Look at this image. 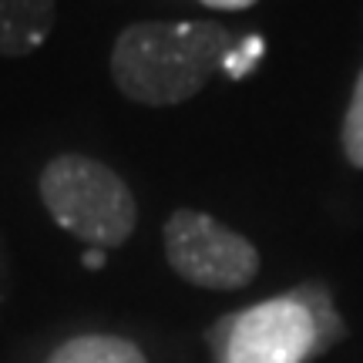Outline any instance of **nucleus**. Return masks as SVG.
<instances>
[{
	"label": "nucleus",
	"mask_w": 363,
	"mask_h": 363,
	"mask_svg": "<svg viewBox=\"0 0 363 363\" xmlns=\"http://www.w3.org/2000/svg\"><path fill=\"white\" fill-rule=\"evenodd\" d=\"M235 34L219 21H138L111 44V81L135 104L172 108L222 71Z\"/></svg>",
	"instance_id": "1"
},
{
	"label": "nucleus",
	"mask_w": 363,
	"mask_h": 363,
	"mask_svg": "<svg viewBox=\"0 0 363 363\" xmlns=\"http://www.w3.org/2000/svg\"><path fill=\"white\" fill-rule=\"evenodd\" d=\"M84 266H88V269H101L104 266V249H91L88 256H84Z\"/></svg>",
	"instance_id": "11"
},
{
	"label": "nucleus",
	"mask_w": 363,
	"mask_h": 363,
	"mask_svg": "<svg viewBox=\"0 0 363 363\" xmlns=\"http://www.w3.org/2000/svg\"><path fill=\"white\" fill-rule=\"evenodd\" d=\"M216 363H306L320 357V330L296 289L222 316L208 326Z\"/></svg>",
	"instance_id": "3"
},
{
	"label": "nucleus",
	"mask_w": 363,
	"mask_h": 363,
	"mask_svg": "<svg viewBox=\"0 0 363 363\" xmlns=\"http://www.w3.org/2000/svg\"><path fill=\"white\" fill-rule=\"evenodd\" d=\"M296 293L303 296V303L310 306L313 320H316V330H320V350H326L330 343H337V340H343V323L337 320V310H333V299L326 296V289H320V286H296Z\"/></svg>",
	"instance_id": "7"
},
{
	"label": "nucleus",
	"mask_w": 363,
	"mask_h": 363,
	"mask_svg": "<svg viewBox=\"0 0 363 363\" xmlns=\"http://www.w3.org/2000/svg\"><path fill=\"white\" fill-rule=\"evenodd\" d=\"M57 24V0H0V57L40 51Z\"/></svg>",
	"instance_id": "5"
},
{
	"label": "nucleus",
	"mask_w": 363,
	"mask_h": 363,
	"mask_svg": "<svg viewBox=\"0 0 363 363\" xmlns=\"http://www.w3.org/2000/svg\"><path fill=\"white\" fill-rule=\"evenodd\" d=\"M343 155L353 169H363V71L357 84H353L350 104H347V115H343Z\"/></svg>",
	"instance_id": "8"
},
{
	"label": "nucleus",
	"mask_w": 363,
	"mask_h": 363,
	"mask_svg": "<svg viewBox=\"0 0 363 363\" xmlns=\"http://www.w3.org/2000/svg\"><path fill=\"white\" fill-rule=\"evenodd\" d=\"M199 4H206L208 11H249L259 0H199Z\"/></svg>",
	"instance_id": "10"
},
{
	"label": "nucleus",
	"mask_w": 363,
	"mask_h": 363,
	"mask_svg": "<svg viewBox=\"0 0 363 363\" xmlns=\"http://www.w3.org/2000/svg\"><path fill=\"white\" fill-rule=\"evenodd\" d=\"M259 54H262V38H246V40H239L233 51L225 54L222 67H225V74H229V78H246L249 71L256 67Z\"/></svg>",
	"instance_id": "9"
},
{
	"label": "nucleus",
	"mask_w": 363,
	"mask_h": 363,
	"mask_svg": "<svg viewBox=\"0 0 363 363\" xmlns=\"http://www.w3.org/2000/svg\"><path fill=\"white\" fill-rule=\"evenodd\" d=\"M38 192L54 225L94 249L125 246L138 225V202L128 182L81 152L54 155L40 172Z\"/></svg>",
	"instance_id": "2"
},
{
	"label": "nucleus",
	"mask_w": 363,
	"mask_h": 363,
	"mask_svg": "<svg viewBox=\"0 0 363 363\" xmlns=\"http://www.w3.org/2000/svg\"><path fill=\"white\" fill-rule=\"evenodd\" d=\"M162 239L169 266L192 286L242 289L259 276V249L208 212L175 208L162 229Z\"/></svg>",
	"instance_id": "4"
},
{
	"label": "nucleus",
	"mask_w": 363,
	"mask_h": 363,
	"mask_svg": "<svg viewBox=\"0 0 363 363\" xmlns=\"http://www.w3.org/2000/svg\"><path fill=\"white\" fill-rule=\"evenodd\" d=\"M44 363H148L145 350L125 337L108 333H84V337L65 340Z\"/></svg>",
	"instance_id": "6"
}]
</instances>
